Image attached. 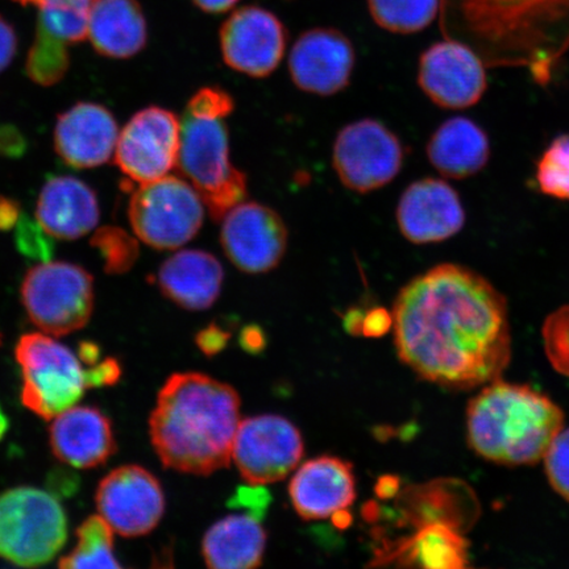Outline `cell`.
Listing matches in <instances>:
<instances>
[{
	"instance_id": "cell-15",
	"label": "cell",
	"mask_w": 569,
	"mask_h": 569,
	"mask_svg": "<svg viewBox=\"0 0 569 569\" xmlns=\"http://www.w3.org/2000/svg\"><path fill=\"white\" fill-rule=\"evenodd\" d=\"M219 38L227 67L248 77L267 78L280 67L289 34L274 13L246 6L224 21Z\"/></svg>"
},
{
	"instance_id": "cell-13",
	"label": "cell",
	"mask_w": 569,
	"mask_h": 569,
	"mask_svg": "<svg viewBox=\"0 0 569 569\" xmlns=\"http://www.w3.org/2000/svg\"><path fill=\"white\" fill-rule=\"evenodd\" d=\"M181 122L172 111L152 106L134 113L119 133L116 161L139 183L160 180L177 167Z\"/></svg>"
},
{
	"instance_id": "cell-23",
	"label": "cell",
	"mask_w": 569,
	"mask_h": 569,
	"mask_svg": "<svg viewBox=\"0 0 569 569\" xmlns=\"http://www.w3.org/2000/svg\"><path fill=\"white\" fill-rule=\"evenodd\" d=\"M36 218L53 238L80 239L99 222L98 199L94 191L78 178L54 177L41 190Z\"/></svg>"
},
{
	"instance_id": "cell-37",
	"label": "cell",
	"mask_w": 569,
	"mask_h": 569,
	"mask_svg": "<svg viewBox=\"0 0 569 569\" xmlns=\"http://www.w3.org/2000/svg\"><path fill=\"white\" fill-rule=\"evenodd\" d=\"M270 495L261 486L241 487L238 489V493L231 498V505L233 508H244L249 511L248 516L256 519L264 517L266 511L269 507Z\"/></svg>"
},
{
	"instance_id": "cell-31",
	"label": "cell",
	"mask_w": 569,
	"mask_h": 569,
	"mask_svg": "<svg viewBox=\"0 0 569 569\" xmlns=\"http://www.w3.org/2000/svg\"><path fill=\"white\" fill-rule=\"evenodd\" d=\"M68 44L38 27V33L27 59V73L41 87H52L62 80L69 68Z\"/></svg>"
},
{
	"instance_id": "cell-33",
	"label": "cell",
	"mask_w": 569,
	"mask_h": 569,
	"mask_svg": "<svg viewBox=\"0 0 569 569\" xmlns=\"http://www.w3.org/2000/svg\"><path fill=\"white\" fill-rule=\"evenodd\" d=\"M91 244L101 253L106 272L110 274L128 272L139 258L138 240L119 227L98 230Z\"/></svg>"
},
{
	"instance_id": "cell-44",
	"label": "cell",
	"mask_w": 569,
	"mask_h": 569,
	"mask_svg": "<svg viewBox=\"0 0 569 569\" xmlns=\"http://www.w3.org/2000/svg\"><path fill=\"white\" fill-rule=\"evenodd\" d=\"M398 489V480L396 478H391V476H386V478H381L376 486V493L381 498H389L397 492Z\"/></svg>"
},
{
	"instance_id": "cell-48",
	"label": "cell",
	"mask_w": 569,
	"mask_h": 569,
	"mask_svg": "<svg viewBox=\"0 0 569 569\" xmlns=\"http://www.w3.org/2000/svg\"><path fill=\"white\" fill-rule=\"evenodd\" d=\"M18 2L23 3V4H36V6H39L41 0H18Z\"/></svg>"
},
{
	"instance_id": "cell-9",
	"label": "cell",
	"mask_w": 569,
	"mask_h": 569,
	"mask_svg": "<svg viewBox=\"0 0 569 569\" xmlns=\"http://www.w3.org/2000/svg\"><path fill=\"white\" fill-rule=\"evenodd\" d=\"M206 206L188 181L176 176L140 183L133 191L128 218L134 234L162 251L193 240L202 229Z\"/></svg>"
},
{
	"instance_id": "cell-2",
	"label": "cell",
	"mask_w": 569,
	"mask_h": 569,
	"mask_svg": "<svg viewBox=\"0 0 569 569\" xmlns=\"http://www.w3.org/2000/svg\"><path fill=\"white\" fill-rule=\"evenodd\" d=\"M448 39L490 67H521L549 82L569 48V0H445Z\"/></svg>"
},
{
	"instance_id": "cell-39",
	"label": "cell",
	"mask_w": 569,
	"mask_h": 569,
	"mask_svg": "<svg viewBox=\"0 0 569 569\" xmlns=\"http://www.w3.org/2000/svg\"><path fill=\"white\" fill-rule=\"evenodd\" d=\"M393 329V317L382 308H376L362 319L361 333L366 338H381Z\"/></svg>"
},
{
	"instance_id": "cell-45",
	"label": "cell",
	"mask_w": 569,
	"mask_h": 569,
	"mask_svg": "<svg viewBox=\"0 0 569 569\" xmlns=\"http://www.w3.org/2000/svg\"><path fill=\"white\" fill-rule=\"evenodd\" d=\"M362 319H365V315H362L360 310H352L348 312L345 319L347 331L352 333V336H358V333H361Z\"/></svg>"
},
{
	"instance_id": "cell-32",
	"label": "cell",
	"mask_w": 569,
	"mask_h": 569,
	"mask_svg": "<svg viewBox=\"0 0 569 569\" xmlns=\"http://www.w3.org/2000/svg\"><path fill=\"white\" fill-rule=\"evenodd\" d=\"M537 182L543 194L569 201V133L547 147L538 161Z\"/></svg>"
},
{
	"instance_id": "cell-26",
	"label": "cell",
	"mask_w": 569,
	"mask_h": 569,
	"mask_svg": "<svg viewBox=\"0 0 569 569\" xmlns=\"http://www.w3.org/2000/svg\"><path fill=\"white\" fill-rule=\"evenodd\" d=\"M267 547V532L259 519L229 516L212 525L202 540L206 565L216 569L260 567Z\"/></svg>"
},
{
	"instance_id": "cell-40",
	"label": "cell",
	"mask_w": 569,
	"mask_h": 569,
	"mask_svg": "<svg viewBox=\"0 0 569 569\" xmlns=\"http://www.w3.org/2000/svg\"><path fill=\"white\" fill-rule=\"evenodd\" d=\"M18 40L12 27L0 18V73L10 66L17 54Z\"/></svg>"
},
{
	"instance_id": "cell-27",
	"label": "cell",
	"mask_w": 569,
	"mask_h": 569,
	"mask_svg": "<svg viewBox=\"0 0 569 569\" xmlns=\"http://www.w3.org/2000/svg\"><path fill=\"white\" fill-rule=\"evenodd\" d=\"M398 565L426 568H462L468 561V546L458 531L446 523H427L419 526L415 536L398 543L391 550H383L376 558Z\"/></svg>"
},
{
	"instance_id": "cell-17",
	"label": "cell",
	"mask_w": 569,
	"mask_h": 569,
	"mask_svg": "<svg viewBox=\"0 0 569 569\" xmlns=\"http://www.w3.org/2000/svg\"><path fill=\"white\" fill-rule=\"evenodd\" d=\"M355 63V48L345 33L315 28L303 32L291 48L289 73L298 89L331 97L350 84Z\"/></svg>"
},
{
	"instance_id": "cell-18",
	"label": "cell",
	"mask_w": 569,
	"mask_h": 569,
	"mask_svg": "<svg viewBox=\"0 0 569 569\" xmlns=\"http://www.w3.org/2000/svg\"><path fill=\"white\" fill-rule=\"evenodd\" d=\"M398 229L415 244L440 243L466 224L460 197L447 182L423 178L409 184L396 211Z\"/></svg>"
},
{
	"instance_id": "cell-28",
	"label": "cell",
	"mask_w": 569,
	"mask_h": 569,
	"mask_svg": "<svg viewBox=\"0 0 569 569\" xmlns=\"http://www.w3.org/2000/svg\"><path fill=\"white\" fill-rule=\"evenodd\" d=\"M113 531L101 516H91L77 530L74 550L60 560V567L122 568L113 555Z\"/></svg>"
},
{
	"instance_id": "cell-25",
	"label": "cell",
	"mask_w": 569,
	"mask_h": 569,
	"mask_svg": "<svg viewBox=\"0 0 569 569\" xmlns=\"http://www.w3.org/2000/svg\"><path fill=\"white\" fill-rule=\"evenodd\" d=\"M88 38L98 53L128 59L144 49L147 21L137 0H94Z\"/></svg>"
},
{
	"instance_id": "cell-10",
	"label": "cell",
	"mask_w": 569,
	"mask_h": 569,
	"mask_svg": "<svg viewBox=\"0 0 569 569\" xmlns=\"http://www.w3.org/2000/svg\"><path fill=\"white\" fill-rule=\"evenodd\" d=\"M405 152L400 139L386 124L361 119L340 130L332 147V166L341 183L367 194L395 180Z\"/></svg>"
},
{
	"instance_id": "cell-21",
	"label": "cell",
	"mask_w": 569,
	"mask_h": 569,
	"mask_svg": "<svg viewBox=\"0 0 569 569\" xmlns=\"http://www.w3.org/2000/svg\"><path fill=\"white\" fill-rule=\"evenodd\" d=\"M49 443L57 459L78 469L103 466L117 448L109 418L77 405L52 419Z\"/></svg>"
},
{
	"instance_id": "cell-30",
	"label": "cell",
	"mask_w": 569,
	"mask_h": 569,
	"mask_svg": "<svg viewBox=\"0 0 569 569\" xmlns=\"http://www.w3.org/2000/svg\"><path fill=\"white\" fill-rule=\"evenodd\" d=\"M94 0H41L39 28L54 39L74 44L88 38Z\"/></svg>"
},
{
	"instance_id": "cell-11",
	"label": "cell",
	"mask_w": 569,
	"mask_h": 569,
	"mask_svg": "<svg viewBox=\"0 0 569 569\" xmlns=\"http://www.w3.org/2000/svg\"><path fill=\"white\" fill-rule=\"evenodd\" d=\"M303 452L301 432L287 418L258 416L240 421L232 459L248 483L268 486L288 478Z\"/></svg>"
},
{
	"instance_id": "cell-5",
	"label": "cell",
	"mask_w": 569,
	"mask_h": 569,
	"mask_svg": "<svg viewBox=\"0 0 569 569\" xmlns=\"http://www.w3.org/2000/svg\"><path fill=\"white\" fill-rule=\"evenodd\" d=\"M16 356L23 376L21 401L48 421L76 407L87 390L113 386L122 375L116 359L89 362L44 332L21 337Z\"/></svg>"
},
{
	"instance_id": "cell-20",
	"label": "cell",
	"mask_w": 569,
	"mask_h": 569,
	"mask_svg": "<svg viewBox=\"0 0 569 569\" xmlns=\"http://www.w3.org/2000/svg\"><path fill=\"white\" fill-rule=\"evenodd\" d=\"M289 495L297 515L306 521L330 518L355 501L352 465L336 457L306 461L291 479Z\"/></svg>"
},
{
	"instance_id": "cell-42",
	"label": "cell",
	"mask_w": 569,
	"mask_h": 569,
	"mask_svg": "<svg viewBox=\"0 0 569 569\" xmlns=\"http://www.w3.org/2000/svg\"><path fill=\"white\" fill-rule=\"evenodd\" d=\"M21 217L19 206L10 199L0 198V230H10Z\"/></svg>"
},
{
	"instance_id": "cell-38",
	"label": "cell",
	"mask_w": 569,
	"mask_h": 569,
	"mask_svg": "<svg viewBox=\"0 0 569 569\" xmlns=\"http://www.w3.org/2000/svg\"><path fill=\"white\" fill-rule=\"evenodd\" d=\"M230 337V333L222 327L212 323L197 333L196 341L199 350L206 356H213L224 350Z\"/></svg>"
},
{
	"instance_id": "cell-16",
	"label": "cell",
	"mask_w": 569,
	"mask_h": 569,
	"mask_svg": "<svg viewBox=\"0 0 569 569\" xmlns=\"http://www.w3.org/2000/svg\"><path fill=\"white\" fill-rule=\"evenodd\" d=\"M418 83L431 102L447 110H465L480 101L487 90L481 57L458 40L431 46L421 56Z\"/></svg>"
},
{
	"instance_id": "cell-36",
	"label": "cell",
	"mask_w": 569,
	"mask_h": 569,
	"mask_svg": "<svg viewBox=\"0 0 569 569\" xmlns=\"http://www.w3.org/2000/svg\"><path fill=\"white\" fill-rule=\"evenodd\" d=\"M48 234L39 222H33V220L27 217H20L17 241L21 253L31 256V258L46 259L53 251Z\"/></svg>"
},
{
	"instance_id": "cell-14",
	"label": "cell",
	"mask_w": 569,
	"mask_h": 569,
	"mask_svg": "<svg viewBox=\"0 0 569 569\" xmlns=\"http://www.w3.org/2000/svg\"><path fill=\"white\" fill-rule=\"evenodd\" d=\"M99 516L126 538L147 536L166 511V495L154 476L139 466L113 469L99 483L96 496Z\"/></svg>"
},
{
	"instance_id": "cell-8",
	"label": "cell",
	"mask_w": 569,
	"mask_h": 569,
	"mask_svg": "<svg viewBox=\"0 0 569 569\" xmlns=\"http://www.w3.org/2000/svg\"><path fill=\"white\" fill-rule=\"evenodd\" d=\"M21 301L31 322L52 337L69 336L89 323L94 310V281L70 262H42L28 270Z\"/></svg>"
},
{
	"instance_id": "cell-47",
	"label": "cell",
	"mask_w": 569,
	"mask_h": 569,
	"mask_svg": "<svg viewBox=\"0 0 569 569\" xmlns=\"http://www.w3.org/2000/svg\"><path fill=\"white\" fill-rule=\"evenodd\" d=\"M7 430H9V419L4 416L3 410L0 409V440L3 439Z\"/></svg>"
},
{
	"instance_id": "cell-19",
	"label": "cell",
	"mask_w": 569,
	"mask_h": 569,
	"mask_svg": "<svg viewBox=\"0 0 569 569\" xmlns=\"http://www.w3.org/2000/svg\"><path fill=\"white\" fill-rule=\"evenodd\" d=\"M118 123L97 103H78L57 120L54 148L68 166L91 169L103 166L116 151Z\"/></svg>"
},
{
	"instance_id": "cell-29",
	"label": "cell",
	"mask_w": 569,
	"mask_h": 569,
	"mask_svg": "<svg viewBox=\"0 0 569 569\" xmlns=\"http://www.w3.org/2000/svg\"><path fill=\"white\" fill-rule=\"evenodd\" d=\"M368 6L377 26L401 34L423 31L439 12V0H368Z\"/></svg>"
},
{
	"instance_id": "cell-43",
	"label": "cell",
	"mask_w": 569,
	"mask_h": 569,
	"mask_svg": "<svg viewBox=\"0 0 569 569\" xmlns=\"http://www.w3.org/2000/svg\"><path fill=\"white\" fill-rule=\"evenodd\" d=\"M239 0H193L199 10L208 13H224L237 6Z\"/></svg>"
},
{
	"instance_id": "cell-1",
	"label": "cell",
	"mask_w": 569,
	"mask_h": 569,
	"mask_svg": "<svg viewBox=\"0 0 569 569\" xmlns=\"http://www.w3.org/2000/svg\"><path fill=\"white\" fill-rule=\"evenodd\" d=\"M391 317L401 361L436 386L481 388L501 379L511 360L507 300L469 268L440 264L416 277Z\"/></svg>"
},
{
	"instance_id": "cell-7",
	"label": "cell",
	"mask_w": 569,
	"mask_h": 569,
	"mask_svg": "<svg viewBox=\"0 0 569 569\" xmlns=\"http://www.w3.org/2000/svg\"><path fill=\"white\" fill-rule=\"evenodd\" d=\"M67 538V515L53 496L31 487L0 495V558L19 567L44 566Z\"/></svg>"
},
{
	"instance_id": "cell-46",
	"label": "cell",
	"mask_w": 569,
	"mask_h": 569,
	"mask_svg": "<svg viewBox=\"0 0 569 569\" xmlns=\"http://www.w3.org/2000/svg\"><path fill=\"white\" fill-rule=\"evenodd\" d=\"M333 525L337 526L338 529H347L350 528L352 523V515L347 509H341L337 511L336 515L331 516Z\"/></svg>"
},
{
	"instance_id": "cell-4",
	"label": "cell",
	"mask_w": 569,
	"mask_h": 569,
	"mask_svg": "<svg viewBox=\"0 0 569 569\" xmlns=\"http://www.w3.org/2000/svg\"><path fill=\"white\" fill-rule=\"evenodd\" d=\"M466 427L469 447L483 460L532 466L565 429V412L542 391L497 379L469 401Z\"/></svg>"
},
{
	"instance_id": "cell-6",
	"label": "cell",
	"mask_w": 569,
	"mask_h": 569,
	"mask_svg": "<svg viewBox=\"0 0 569 569\" xmlns=\"http://www.w3.org/2000/svg\"><path fill=\"white\" fill-rule=\"evenodd\" d=\"M224 117L187 109L181 120L177 167L201 196L210 217L220 222L234 206L244 202L248 181L230 158Z\"/></svg>"
},
{
	"instance_id": "cell-22",
	"label": "cell",
	"mask_w": 569,
	"mask_h": 569,
	"mask_svg": "<svg viewBox=\"0 0 569 569\" xmlns=\"http://www.w3.org/2000/svg\"><path fill=\"white\" fill-rule=\"evenodd\" d=\"M223 281L222 264L202 249H184L170 256L158 274L162 295L191 311L210 309L222 291Z\"/></svg>"
},
{
	"instance_id": "cell-24",
	"label": "cell",
	"mask_w": 569,
	"mask_h": 569,
	"mask_svg": "<svg viewBox=\"0 0 569 569\" xmlns=\"http://www.w3.org/2000/svg\"><path fill=\"white\" fill-rule=\"evenodd\" d=\"M427 158L440 174L465 180L486 168L490 158L488 134L467 118L448 119L427 144Z\"/></svg>"
},
{
	"instance_id": "cell-35",
	"label": "cell",
	"mask_w": 569,
	"mask_h": 569,
	"mask_svg": "<svg viewBox=\"0 0 569 569\" xmlns=\"http://www.w3.org/2000/svg\"><path fill=\"white\" fill-rule=\"evenodd\" d=\"M542 461L551 488L569 502V429L552 440Z\"/></svg>"
},
{
	"instance_id": "cell-41",
	"label": "cell",
	"mask_w": 569,
	"mask_h": 569,
	"mask_svg": "<svg viewBox=\"0 0 569 569\" xmlns=\"http://www.w3.org/2000/svg\"><path fill=\"white\" fill-rule=\"evenodd\" d=\"M240 346L244 351L256 355L264 350V331L258 326H247L240 333Z\"/></svg>"
},
{
	"instance_id": "cell-34",
	"label": "cell",
	"mask_w": 569,
	"mask_h": 569,
	"mask_svg": "<svg viewBox=\"0 0 569 569\" xmlns=\"http://www.w3.org/2000/svg\"><path fill=\"white\" fill-rule=\"evenodd\" d=\"M542 339L551 367L569 379V305L561 306L546 318Z\"/></svg>"
},
{
	"instance_id": "cell-12",
	"label": "cell",
	"mask_w": 569,
	"mask_h": 569,
	"mask_svg": "<svg viewBox=\"0 0 569 569\" xmlns=\"http://www.w3.org/2000/svg\"><path fill=\"white\" fill-rule=\"evenodd\" d=\"M289 231L280 213L259 202H241L222 219L220 246L234 267L248 274L268 273L280 266Z\"/></svg>"
},
{
	"instance_id": "cell-3",
	"label": "cell",
	"mask_w": 569,
	"mask_h": 569,
	"mask_svg": "<svg viewBox=\"0 0 569 569\" xmlns=\"http://www.w3.org/2000/svg\"><path fill=\"white\" fill-rule=\"evenodd\" d=\"M239 425L237 390L203 373H176L159 391L149 436L163 467L209 476L230 466Z\"/></svg>"
}]
</instances>
